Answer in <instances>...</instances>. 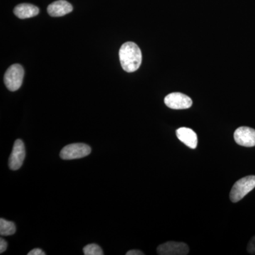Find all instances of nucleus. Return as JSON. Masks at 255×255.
I'll list each match as a JSON object with an SVG mask.
<instances>
[{
  "mask_svg": "<svg viewBox=\"0 0 255 255\" xmlns=\"http://www.w3.org/2000/svg\"><path fill=\"white\" fill-rule=\"evenodd\" d=\"M119 59L122 68L126 72L133 73L141 65V50L133 42H127L121 47L119 50Z\"/></svg>",
  "mask_w": 255,
  "mask_h": 255,
  "instance_id": "obj_1",
  "label": "nucleus"
},
{
  "mask_svg": "<svg viewBox=\"0 0 255 255\" xmlns=\"http://www.w3.org/2000/svg\"><path fill=\"white\" fill-rule=\"evenodd\" d=\"M255 188V176H247L235 183L230 193V199L233 203H237L249 194Z\"/></svg>",
  "mask_w": 255,
  "mask_h": 255,
  "instance_id": "obj_2",
  "label": "nucleus"
},
{
  "mask_svg": "<svg viewBox=\"0 0 255 255\" xmlns=\"http://www.w3.org/2000/svg\"><path fill=\"white\" fill-rule=\"evenodd\" d=\"M24 70L19 64L11 65L5 73L4 81L6 88L11 92L16 91L22 85Z\"/></svg>",
  "mask_w": 255,
  "mask_h": 255,
  "instance_id": "obj_3",
  "label": "nucleus"
},
{
  "mask_svg": "<svg viewBox=\"0 0 255 255\" xmlns=\"http://www.w3.org/2000/svg\"><path fill=\"white\" fill-rule=\"evenodd\" d=\"M91 147L85 143L70 144L64 147L60 156L65 160L82 158L91 153Z\"/></svg>",
  "mask_w": 255,
  "mask_h": 255,
  "instance_id": "obj_4",
  "label": "nucleus"
},
{
  "mask_svg": "<svg viewBox=\"0 0 255 255\" xmlns=\"http://www.w3.org/2000/svg\"><path fill=\"white\" fill-rule=\"evenodd\" d=\"M164 104L172 110H187L192 106L190 97L180 92H173L166 96Z\"/></svg>",
  "mask_w": 255,
  "mask_h": 255,
  "instance_id": "obj_5",
  "label": "nucleus"
},
{
  "mask_svg": "<svg viewBox=\"0 0 255 255\" xmlns=\"http://www.w3.org/2000/svg\"><path fill=\"white\" fill-rule=\"evenodd\" d=\"M157 253L159 255H187L189 254V248L184 243L169 241L159 245Z\"/></svg>",
  "mask_w": 255,
  "mask_h": 255,
  "instance_id": "obj_6",
  "label": "nucleus"
},
{
  "mask_svg": "<svg viewBox=\"0 0 255 255\" xmlns=\"http://www.w3.org/2000/svg\"><path fill=\"white\" fill-rule=\"evenodd\" d=\"M26 157L24 143L21 139L15 141L13 146L12 152L9 159V167L12 170H17L22 166Z\"/></svg>",
  "mask_w": 255,
  "mask_h": 255,
  "instance_id": "obj_7",
  "label": "nucleus"
},
{
  "mask_svg": "<svg viewBox=\"0 0 255 255\" xmlns=\"http://www.w3.org/2000/svg\"><path fill=\"white\" fill-rule=\"evenodd\" d=\"M234 139L238 145L248 147H254L255 130L250 127H239L234 132Z\"/></svg>",
  "mask_w": 255,
  "mask_h": 255,
  "instance_id": "obj_8",
  "label": "nucleus"
},
{
  "mask_svg": "<svg viewBox=\"0 0 255 255\" xmlns=\"http://www.w3.org/2000/svg\"><path fill=\"white\" fill-rule=\"evenodd\" d=\"M176 135L180 141L190 148L195 149L197 147V135L192 129L185 127L179 128L176 130Z\"/></svg>",
  "mask_w": 255,
  "mask_h": 255,
  "instance_id": "obj_9",
  "label": "nucleus"
},
{
  "mask_svg": "<svg viewBox=\"0 0 255 255\" xmlns=\"http://www.w3.org/2000/svg\"><path fill=\"white\" fill-rule=\"evenodd\" d=\"M48 14L53 17L63 16L73 11V6L65 0H58L50 4L47 8Z\"/></svg>",
  "mask_w": 255,
  "mask_h": 255,
  "instance_id": "obj_10",
  "label": "nucleus"
},
{
  "mask_svg": "<svg viewBox=\"0 0 255 255\" xmlns=\"http://www.w3.org/2000/svg\"><path fill=\"white\" fill-rule=\"evenodd\" d=\"M14 13L18 18L24 19L37 16L39 13V9L35 5L20 4L14 8Z\"/></svg>",
  "mask_w": 255,
  "mask_h": 255,
  "instance_id": "obj_11",
  "label": "nucleus"
},
{
  "mask_svg": "<svg viewBox=\"0 0 255 255\" xmlns=\"http://www.w3.org/2000/svg\"><path fill=\"white\" fill-rule=\"evenodd\" d=\"M16 232V226L14 223L6 221L4 219H0V234L3 236H12Z\"/></svg>",
  "mask_w": 255,
  "mask_h": 255,
  "instance_id": "obj_12",
  "label": "nucleus"
},
{
  "mask_svg": "<svg viewBox=\"0 0 255 255\" xmlns=\"http://www.w3.org/2000/svg\"><path fill=\"white\" fill-rule=\"evenodd\" d=\"M85 255H103L102 248L97 244H90L85 246L83 249Z\"/></svg>",
  "mask_w": 255,
  "mask_h": 255,
  "instance_id": "obj_13",
  "label": "nucleus"
},
{
  "mask_svg": "<svg viewBox=\"0 0 255 255\" xmlns=\"http://www.w3.org/2000/svg\"><path fill=\"white\" fill-rule=\"evenodd\" d=\"M247 251L251 255H255V236L251 238L247 248Z\"/></svg>",
  "mask_w": 255,
  "mask_h": 255,
  "instance_id": "obj_14",
  "label": "nucleus"
},
{
  "mask_svg": "<svg viewBox=\"0 0 255 255\" xmlns=\"http://www.w3.org/2000/svg\"><path fill=\"white\" fill-rule=\"evenodd\" d=\"M8 244L5 240L3 238L0 239V253H4L5 251L7 249Z\"/></svg>",
  "mask_w": 255,
  "mask_h": 255,
  "instance_id": "obj_15",
  "label": "nucleus"
},
{
  "mask_svg": "<svg viewBox=\"0 0 255 255\" xmlns=\"http://www.w3.org/2000/svg\"><path fill=\"white\" fill-rule=\"evenodd\" d=\"M46 253L39 248H35L28 253V255H45Z\"/></svg>",
  "mask_w": 255,
  "mask_h": 255,
  "instance_id": "obj_16",
  "label": "nucleus"
},
{
  "mask_svg": "<svg viewBox=\"0 0 255 255\" xmlns=\"http://www.w3.org/2000/svg\"><path fill=\"white\" fill-rule=\"evenodd\" d=\"M144 253L140 251H137V250H132V251H130L127 252V255H143Z\"/></svg>",
  "mask_w": 255,
  "mask_h": 255,
  "instance_id": "obj_17",
  "label": "nucleus"
}]
</instances>
